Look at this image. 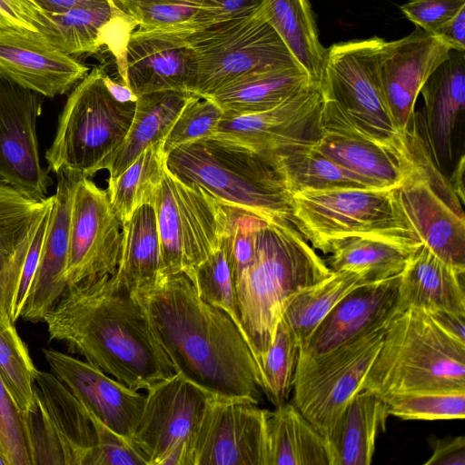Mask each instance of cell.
Returning a JSON list of instances; mask_svg holds the SVG:
<instances>
[{
	"label": "cell",
	"mask_w": 465,
	"mask_h": 465,
	"mask_svg": "<svg viewBox=\"0 0 465 465\" xmlns=\"http://www.w3.org/2000/svg\"><path fill=\"white\" fill-rule=\"evenodd\" d=\"M132 293L176 372L216 397L260 402L261 371L247 340L185 273L160 272Z\"/></svg>",
	"instance_id": "cell-1"
},
{
	"label": "cell",
	"mask_w": 465,
	"mask_h": 465,
	"mask_svg": "<svg viewBox=\"0 0 465 465\" xmlns=\"http://www.w3.org/2000/svg\"><path fill=\"white\" fill-rule=\"evenodd\" d=\"M43 322L50 339L133 390L146 391L176 373L141 305L115 272L68 285Z\"/></svg>",
	"instance_id": "cell-2"
},
{
	"label": "cell",
	"mask_w": 465,
	"mask_h": 465,
	"mask_svg": "<svg viewBox=\"0 0 465 465\" xmlns=\"http://www.w3.org/2000/svg\"><path fill=\"white\" fill-rule=\"evenodd\" d=\"M331 272L292 223L260 225L253 258L234 283L241 324L260 371L290 300Z\"/></svg>",
	"instance_id": "cell-3"
},
{
	"label": "cell",
	"mask_w": 465,
	"mask_h": 465,
	"mask_svg": "<svg viewBox=\"0 0 465 465\" xmlns=\"http://www.w3.org/2000/svg\"><path fill=\"white\" fill-rule=\"evenodd\" d=\"M361 391L381 400L403 392L465 391V341L421 309L397 312L386 325Z\"/></svg>",
	"instance_id": "cell-4"
},
{
	"label": "cell",
	"mask_w": 465,
	"mask_h": 465,
	"mask_svg": "<svg viewBox=\"0 0 465 465\" xmlns=\"http://www.w3.org/2000/svg\"><path fill=\"white\" fill-rule=\"evenodd\" d=\"M166 166L226 205L292 223V193L272 162L252 151L208 137L173 149Z\"/></svg>",
	"instance_id": "cell-5"
},
{
	"label": "cell",
	"mask_w": 465,
	"mask_h": 465,
	"mask_svg": "<svg viewBox=\"0 0 465 465\" xmlns=\"http://www.w3.org/2000/svg\"><path fill=\"white\" fill-rule=\"evenodd\" d=\"M104 73L102 67H94L68 95L45 153L48 171L77 180L92 177L104 170L124 139L136 102L116 101L104 85Z\"/></svg>",
	"instance_id": "cell-6"
},
{
	"label": "cell",
	"mask_w": 465,
	"mask_h": 465,
	"mask_svg": "<svg viewBox=\"0 0 465 465\" xmlns=\"http://www.w3.org/2000/svg\"><path fill=\"white\" fill-rule=\"evenodd\" d=\"M292 223L314 249L324 253L335 242L350 237L421 245L395 188L302 190L292 193Z\"/></svg>",
	"instance_id": "cell-7"
},
{
	"label": "cell",
	"mask_w": 465,
	"mask_h": 465,
	"mask_svg": "<svg viewBox=\"0 0 465 465\" xmlns=\"http://www.w3.org/2000/svg\"><path fill=\"white\" fill-rule=\"evenodd\" d=\"M153 205L161 272H183L192 281L195 269L222 246L229 206L201 185L182 181L167 166Z\"/></svg>",
	"instance_id": "cell-8"
},
{
	"label": "cell",
	"mask_w": 465,
	"mask_h": 465,
	"mask_svg": "<svg viewBox=\"0 0 465 465\" xmlns=\"http://www.w3.org/2000/svg\"><path fill=\"white\" fill-rule=\"evenodd\" d=\"M186 37L197 62L193 94L201 97L248 73L300 66L268 22L262 6L252 15L189 32Z\"/></svg>",
	"instance_id": "cell-9"
},
{
	"label": "cell",
	"mask_w": 465,
	"mask_h": 465,
	"mask_svg": "<svg viewBox=\"0 0 465 465\" xmlns=\"http://www.w3.org/2000/svg\"><path fill=\"white\" fill-rule=\"evenodd\" d=\"M386 325L320 355L298 356L291 402L324 438L347 403L361 391Z\"/></svg>",
	"instance_id": "cell-10"
},
{
	"label": "cell",
	"mask_w": 465,
	"mask_h": 465,
	"mask_svg": "<svg viewBox=\"0 0 465 465\" xmlns=\"http://www.w3.org/2000/svg\"><path fill=\"white\" fill-rule=\"evenodd\" d=\"M384 40L378 36L331 45L326 50L318 86L361 128L377 138L408 146L406 134L395 124L377 74Z\"/></svg>",
	"instance_id": "cell-11"
},
{
	"label": "cell",
	"mask_w": 465,
	"mask_h": 465,
	"mask_svg": "<svg viewBox=\"0 0 465 465\" xmlns=\"http://www.w3.org/2000/svg\"><path fill=\"white\" fill-rule=\"evenodd\" d=\"M30 465H86L96 432L85 407L53 373L36 371L34 402L20 412Z\"/></svg>",
	"instance_id": "cell-12"
},
{
	"label": "cell",
	"mask_w": 465,
	"mask_h": 465,
	"mask_svg": "<svg viewBox=\"0 0 465 465\" xmlns=\"http://www.w3.org/2000/svg\"><path fill=\"white\" fill-rule=\"evenodd\" d=\"M212 396L180 372L146 390L132 441L148 465H191L192 440Z\"/></svg>",
	"instance_id": "cell-13"
},
{
	"label": "cell",
	"mask_w": 465,
	"mask_h": 465,
	"mask_svg": "<svg viewBox=\"0 0 465 465\" xmlns=\"http://www.w3.org/2000/svg\"><path fill=\"white\" fill-rule=\"evenodd\" d=\"M313 146L375 189L398 188L420 172L409 144L391 143L371 134L331 99L323 98Z\"/></svg>",
	"instance_id": "cell-14"
},
{
	"label": "cell",
	"mask_w": 465,
	"mask_h": 465,
	"mask_svg": "<svg viewBox=\"0 0 465 465\" xmlns=\"http://www.w3.org/2000/svg\"><path fill=\"white\" fill-rule=\"evenodd\" d=\"M323 97L312 84L273 108L248 114H223L213 138L270 160L299 144L314 142Z\"/></svg>",
	"instance_id": "cell-15"
},
{
	"label": "cell",
	"mask_w": 465,
	"mask_h": 465,
	"mask_svg": "<svg viewBox=\"0 0 465 465\" xmlns=\"http://www.w3.org/2000/svg\"><path fill=\"white\" fill-rule=\"evenodd\" d=\"M266 410L213 395L191 444V465H267Z\"/></svg>",
	"instance_id": "cell-16"
},
{
	"label": "cell",
	"mask_w": 465,
	"mask_h": 465,
	"mask_svg": "<svg viewBox=\"0 0 465 465\" xmlns=\"http://www.w3.org/2000/svg\"><path fill=\"white\" fill-rule=\"evenodd\" d=\"M45 98L0 76V181L35 200L47 197L53 183L36 134Z\"/></svg>",
	"instance_id": "cell-17"
},
{
	"label": "cell",
	"mask_w": 465,
	"mask_h": 465,
	"mask_svg": "<svg viewBox=\"0 0 465 465\" xmlns=\"http://www.w3.org/2000/svg\"><path fill=\"white\" fill-rule=\"evenodd\" d=\"M122 245L123 224L107 191L88 177L77 180L70 215L66 285L115 272Z\"/></svg>",
	"instance_id": "cell-18"
},
{
	"label": "cell",
	"mask_w": 465,
	"mask_h": 465,
	"mask_svg": "<svg viewBox=\"0 0 465 465\" xmlns=\"http://www.w3.org/2000/svg\"><path fill=\"white\" fill-rule=\"evenodd\" d=\"M450 48L419 26L407 36L384 40L377 74L386 104L398 128L407 134L414 124L415 104L432 72Z\"/></svg>",
	"instance_id": "cell-19"
},
{
	"label": "cell",
	"mask_w": 465,
	"mask_h": 465,
	"mask_svg": "<svg viewBox=\"0 0 465 465\" xmlns=\"http://www.w3.org/2000/svg\"><path fill=\"white\" fill-rule=\"evenodd\" d=\"M176 31H134L124 52L122 83L138 97L174 91L193 94L197 62L187 34Z\"/></svg>",
	"instance_id": "cell-20"
},
{
	"label": "cell",
	"mask_w": 465,
	"mask_h": 465,
	"mask_svg": "<svg viewBox=\"0 0 465 465\" xmlns=\"http://www.w3.org/2000/svg\"><path fill=\"white\" fill-rule=\"evenodd\" d=\"M43 353L52 372L88 411L114 432L132 441L145 394L129 388L86 361L54 349H44Z\"/></svg>",
	"instance_id": "cell-21"
},
{
	"label": "cell",
	"mask_w": 465,
	"mask_h": 465,
	"mask_svg": "<svg viewBox=\"0 0 465 465\" xmlns=\"http://www.w3.org/2000/svg\"><path fill=\"white\" fill-rule=\"evenodd\" d=\"M89 67L52 45L45 35L0 32V76L45 97L64 94Z\"/></svg>",
	"instance_id": "cell-22"
},
{
	"label": "cell",
	"mask_w": 465,
	"mask_h": 465,
	"mask_svg": "<svg viewBox=\"0 0 465 465\" xmlns=\"http://www.w3.org/2000/svg\"><path fill=\"white\" fill-rule=\"evenodd\" d=\"M399 276L350 292L318 324L299 355H320L387 324L396 313Z\"/></svg>",
	"instance_id": "cell-23"
},
{
	"label": "cell",
	"mask_w": 465,
	"mask_h": 465,
	"mask_svg": "<svg viewBox=\"0 0 465 465\" xmlns=\"http://www.w3.org/2000/svg\"><path fill=\"white\" fill-rule=\"evenodd\" d=\"M419 165V174L395 188L400 204L421 244L446 263L465 272L464 215L437 193Z\"/></svg>",
	"instance_id": "cell-24"
},
{
	"label": "cell",
	"mask_w": 465,
	"mask_h": 465,
	"mask_svg": "<svg viewBox=\"0 0 465 465\" xmlns=\"http://www.w3.org/2000/svg\"><path fill=\"white\" fill-rule=\"evenodd\" d=\"M424 101L420 137L437 168L453 160V135L465 108V52L450 50L420 89ZM417 130V129H416Z\"/></svg>",
	"instance_id": "cell-25"
},
{
	"label": "cell",
	"mask_w": 465,
	"mask_h": 465,
	"mask_svg": "<svg viewBox=\"0 0 465 465\" xmlns=\"http://www.w3.org/2000/svg\"><path fill=\"white\" fill-rule=\"evenodd\" d=\"M56 175L57 185L38 266L21 312V317L30 322H43L67 287L70 215L77 179L62 173Z\"/></svg>",
	"instance_id": "cell-26"
},
{
	"label": "cell",
	"mask_w": 465,
	"mask_h": 465,
	"mask_svg": "<svg viewBox=\"0 0 465 465\" xmlns=\"http://www.w3.org/2000/svg\"><path fill=\"white\" fill-rule=\"evenodd\" d=\"M54 195L26 196L0 181V320L13 322L11 312L30 244Z\"/></svg>",
	"instance_id": "cell-27"
},
{
	"label": "cell",
	"mask_w": 465,
	"mask_h": 465,
	"mask_svg": "<svg viewBox=\"0 0 465 465\" xmlns=\"http://www.w3.org/2000/svg\"><path fill=\"white\" fill-rule=\"evenodd\" d=\"M465 272L421 244L399 276L396 313L408 308L446 310L465 315Z\"/></svg>",
	"instance_id": "cell-28"
},
{
	"label": "cell",
	"mask_w": 465,
	"mask_h": 465,
	"mask_svg": "<svg viewBox=\"0 0 465 465\" xmlns=\"http://www.w3.org/2000/svg\"><path fill=\"white\" fill-rule=\"evenodd\" d=\"M388 416L381 398L366 391L357 392L325 438L329 465H370Z\"/></svg>",
	"instance_id": "cell-29"
},
{
	"label": "cell",
	"mask_w": 465,
	"mask_h": 465,
	"mask_svg": "<svg viewBox=\"0 0 465 465\" xmlns=\"http://www.w3.org/2000/svg\"><path fill=\"white\" fill-rule=\"evenodd\" d=\"M312 84L302 67L278 66L241 75L207 97L224 114H248L273 108Z\"/></svg>",
	"instance_id": "cell-30"
},
{
	"label": "cell",
	"mask_w": 465,
	"mask_h": 465,
	"mask_svg": "<svg viewBox=\"0 0 465 465\" xmlns=\"http://www.w3.org/2000/svg\"><path fill=\"white\" fill-rule=\"evenodd\" d=\"M49 15L55 34L48 41L73 56L97 53L105 45L115 54L116 29L136 25L114 0Z\"/></svg>",
	"instance_id": "cell-31"
},
{
	"label": "cell",
	"mask_w": 465,
	"mask_h": 465,
	"mask_svg": "<svg viewBox=\"0 0 465 465\" xmlns=\"http://www.w3.org/2000/svg\"><path fill=\"white\" fill-rule=\"evenodd\" d=\"M191 94L166 91L138 96L131 126L104 169L115 179L148 146L164 141Z\"/></svg>",
	"instance_id": "cell-32"
},
{
	"label": "cell",
	"mask_w": 465,
	"mask_h": 465,
	"mask_svg": "<svg viewBox=\"0 0 465 465\" xmlns=\"http://www.w3.org/2000/svg\"><path fill=\"white\" fill-rule=\"evenodd\" d=\"M267 465H329L325 438L292 403L266 410Z\"/></svg>",
	"instance_id": "cell-33"
},
{
	"label": "cell",
	"mask_w": 465,
	"mask_h": 465,
	"mask_svg": "<svg viewBox=\"0 0 465 465\" xmlns=\"http://www.w3.org/2000/svg\"><path fill=\"white\" fill-rule=\"evenodd\" d=\"M262 10L296 63L318 84L327 48L309 0H263Z\"/></svg>",
	"instance_id": "cell-34"
},
{
	"label": "cell",
	"mask_w": 465,
	"mask_h": 465,
	"mask_svg": "<svg viewBox=\"0 0 465 465\" xmlns=\"http://www.w3.org/2000/svg\"><path fill=\"white\" fill-rule=\"evenodd\" d=\"M161 247L153 205L144 204L123 224V245L116 279L131 292L161 272Z\"/></svg>",
	"instance_id": "cell-35"
},
{
	"label": "cell",
	"mask_w": 465,
	"mask_h": 465,
	"mask_svg": "<svg viewBox=\"0 0 465 465\" xmlns=\"http://www.w3.org/2000/svg\"><path fill=\"white\" fill-rule=\"evenodd\" d=\"M314 142L296 145L270 159L292 193L302 190L375 189L317 150Z\"/></svg>",
	"instance_id": "cell-36"
},
{
	"label": "cell",
	"mask_w": 465,
	"mask_h": 465,
	"mask_svg": "<svg viewBox=\"0 0 465 465\" xmlns=\"http://www.w3.org/2000/svg\"><path fill=\"white\" fill-rule=\"evenodd\" d=\"M418 248L380 238L350 237L332 243L325 262L331 272H358L378 282L401 275Z\"/></svg>",
	"instance_id": "cell-37"
},
{
	"label": "cell",
	"mask_w": 465,
	"mask_h": 465,
	"mask_svg": "<svg viewBox=\"0 0 465 465\" xmlns=\"http://www.w3.org/2000/svg\"><path fill=\"white\" fill-rule=\"evenodd\" d=\"M371 283L361 272L341 270L296 293L288 302L282 320L294 335L299 350L331 311L353 289Z\"/></svg>",
	"instance_id": "cell-38"
},
{
	"label": "cell",
	"mask_w": 465,
	"mask_h": 465,
	"mask_svg": "<svg viewBox=\"0 0 465 465\" xmlns=\"http://www.w3.org/2000/svg\"><path fill=\"white\" fill-rule=\"evenodd\" d=\"M163 141L146 147L106 189L111 204L122 224L135 210L153 204L166 167Z\"/></svg>",
	"instance_id": "cell-39"
},
{
	"label": "cell",
	"mask_w": 465,
	"mask_h": 465,
	"mask_svg": "<svg viewBox=\"0 0 465 465\" xmlns=\"http://www.w3.org/2000/svg\"><path fill=\"white\" fill-rule=\"evenodd\" d=\"M139 30L193 32L203 29V0H114Z\"/></svg>",
	"instance_id": "cell-40"
},
{
	"label": "cell",
	"mask_w": 465,
	"mask_h": 465,
	"mask_svg": "<svg viewBox=\"0 0 465 465\" xmlns=\"http://www.w3.org/2000/svg\"><path fill=\"white\" fill-rule=\"evenodd\" d=\"M35 368L14 322L0 320V376L19 412L34 402Z\"/></svg>",
	"instance_id": "cell-41"
},
{
	"label": "cell",
	"mask_w": 465,
	"mask_h": 465,
	"mask_svg": "<svg viewBox=\"0 0 465 465\" xmlns=\"http://www.w3.org/2000/svg\"><path fill=\"white\" fill-rule=\"evenodd\" d=\"M299 356L298 342L281 320L272 344L261 362L262 391L275 407L286 402L292 390Z\"/></svg>",
	"instance_id": "cell-42"
},
{
	"label": "cell",
	"mask_w": 465,
	"mask_h": 465,
	"mask_svg": "<svg viewBox=\"0 0 465 465\" xmlns=\"http://www.w3.org/2000/svg\"><path fill=\"white\" fill-rule=\"evenodd\" d=\"M389 415L401 420H459L465 416V391H422L382 399Z\"/></svg>",
	"instance_id": "cell-43"
},
{
	"label": "cell",
	"mask_w": 465,
	"mask_h": 465,
	"mask_svg": "<svg viewBox=\"0 0 465 465\" xmlns=\"http://www.w3.org/2000/svg\"><path fill=\"white\" fill-rule=\"evenodd\" d=\"M192 282L199 297L228 314L245 337L223 242L216 252L195 269Z\"/></svg>",
	"instance_id": "cell-44"
},
{
	"label": "cell",
	"mask_w": 465,
	"mask_h": 465,
	"mask_svg": "<svg viewBox=\"0 0 465 465\" xmlns=\"http://www.w3.org/2000/svg\"><path fill=\"white\" fill-rule=\"evenodd\" d=\"M223 114V111L211 98L192 94L163 141L165 154L178 146L212 137Z\"/></svg>",
	"instance_id": "cell-45"
},
{
	"label": "cell",
	"mask_w": 465,
	"mask_h": 465,
	"mask_svg": "<svg viewBox=\"0 0 465 465\" xmlns=\"http://www.w3.org/2000/svg\"><path fill=\"white\" fill-rule=\"evenodd\" d=\"M88 413L96 432V443L86 465H148L145 456L132 441L114 432L90 411Z\"/></svg>",
	"instance_id": "cell-46"
},
{
	"label": "cell",
	"mask_w": 465,
	"mask_h": 465,
	"mask_svg": "<svg viewBox=\"0 0 465 465\" xmlns=\"http://www.w3.org/2000/svg\"><path fill=\"white\" fill-rule=\"evenodd\" d=\"M41 34L50 40L55 34L50 15L32 0H0V32Z\"/></svg>",
	"instance_id": "cell-47"
},
{
	"label": "cell",
	"mask_w": 465,
	"mask_h": 465,
	"mask_svg": "<svg viewBox=\"0 0 465 465\" xmlns=\"http://www.w3.org/2000/svg\"><path fill=\"white\" fill-rule=\"evenodd\" d=\"M0 448L7 465H29L20 412L0 376Z\"/></svg>",
	"instance_id": "cell-48"
},
{
	"label": "cell",
	"mask_w": 465,
	"mask_h": 465,
	"mask_svg": "<svg viewBox=\"0 0 465 465\" xmlns=\"http://www.w3.org/2000/svg\"><path fill=\"white\" fill-rule=\"evenodd\" d=\"M464 7L465 0H410L400 9L408 20L431 35Z\"/></svg>",
	"instance_id": "cell-49"
},
{
	"label": "cell",
	"mask_w": 465,
	"mask_h": 465,
	"mask_svg": "<svg viewBox=\"0 0 465 465\" xmlns=\"http://www.w3.org/2000/svg\"><path fill=\"white\" fill-rule=\"evenodd\" d=\"M51 209L52 206L48 209V211L43 217L37 228V231L34 236V239L30 244V247L28 249L27 254L23 264L15 298L11 312V320L14 323L19 317H21V312L25 302L26 300V296L28 294L29 289L31 287L32 282L34 280L38 266L42 244L48 224Z\"/></svg>",
	"instance_id": "cell-50"
},
{
	"label": "cell",
	"mask_w": 465,
	"mask_h": 465,
	"mask_svg": "<svg viewBox=\"0 0 465 465\" xmlns=\"http://www.w3.org/2000/svg\"><path fill=\"white\" fill-rule=\"evenodd\" d=\"M262 5L263 0H203V28L252 15Z\"/></svg>",
	"instance_id": "cell-51"
},
{
	"label": "cell",
	"mask_w": 465,
	"mask_h": 465,
	"mask_svg": "<svg viewBox=\"0 0 465 465\" xmlns=\"http://www.w3.org/2000/svg\"><path fill=\"white\" fill-rule=\"evenodd\" d=\"M424 465H465L464 436L435 440L433 452Z\"/></svg>",
	"instance_id": "cell-52"
},
{
	"label": "cell",
	"mask_w": 465,
	"mask_h": 465,
	"mask_svg": "<svg viewBox=\"0 0 465 465\" xmlns=\"http://www.w3.org/2000/svg\"><path fill=\"white\" fill-rule=\"evenodd\" d=\"M431 35L452 50L465 52V7Z\"/></svg>",
	"instance_id": "cell-53"
},
{
	"label": "cell",
	"mask_w": 465,
	"mask_h": 465,
	"mask_svg": "<svg viewBox=\"0 0 465 465\" xmlns=\"http://www.w3.org/2000/svg\"><path fill=\"white\" fill-rule=\"evenodd\" d=\"M424 311V310H423ZM445 331L461 341H465V315L446 310L425 311Z\"/></svg>",
	"instance_id": "cell-54"
},
{
	"label": "cell",
	"mask_w": 465,
	"mask_h": 465,
	"mask_svg": "<svg viewBox=\"0 0 465 465\" xmlns=\"http://www.w3.org/2000/svg\"><path fill=\"white\" fill-rule=\"evenodd\" d=\"M39 7L49 14H60L70 9L94 5L105 0H32Z\"/></svg>",
	"instance_id": "cell-55"
},
{
	"label": "cell",
	"mask_w": 465,
	"mask_h": 465,
	"mask_svg": "<svg viewBox=\"0 0 465 465\" xmlns=\"http://www.w3.org/2000/svg\"><path fill=\"white\" fill-rule=\"evenodd\" d=\"M103 81L110 94L120 103H133L137 101V96L129 86L124 83L113 80L105 72L103 74Z\"/></svg>",
	"instance_id": "cell-56"
},
{
	"label": "cell",
	"mask_w": 465,
	"mask_h": 465,
	"mask_svg": "<svg viewBox=\"0 0 465 465\" xmlns=\"http://www.w3.org/2000/svg\"><path fill=\"white\" fill-rule=\"evenodd\" d=\"M463 171H464V157L463 155L460 157L459 163L457 164L453 173L450 183L455 193L461 203L464 200V188H463Z\"/></svg>",
	"instance_id": "cell-57"
},
{
	"label": "cell",
	"mask_w": 465,
	"mask_h": 465,
	"mask_svg": "<svg viewBox=\"0 0 465 465\" xmlns=\"http://www.w3.org/2000/svg\"><path fill=\"white\" fill-rule=\"evenodd\" d=\"M0 452L2 453V451H1V448H0Z\"/></svg>",
	"instance_id": "cell-58"
}]
</instances>
